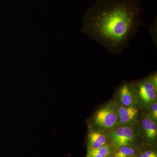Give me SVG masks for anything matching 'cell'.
<instances>
[{
	"instance_id": "6da1fadb",
	"label": "cell",
	"mask_w": 157,
	"mask_h": 157,
	"mask_svg": "<svg viewBox=\"0 0 157 157\" xmlns=\"http://www.w3.org/2000/svg\"><path fill=\"white\" fill-rule=\"evenodd\" d=\"M142 11L138 0H97L85 13L82 31L110 53L119 55L142 25Z\"/></svg>"
},
{
	"instance_id": "7a4b0ae2",
	"label": "cell",
	"mask_w": 157,
	"mask_h": 157,
	"mask_svg": "<svg viewBox=\"0 0 157 157\" xmlns=\"http://www.w3.org/2000/svg\"><path fill=\"white\" fill-rule=\"evenodd\" d=\"M119 125L117 104L115 99L97 110L91 119L90 127L108 133Z\"/></svg>"
},
{
	"instance_id": "3957f363",
	"label": "cell",
	"mask_w": 157,
	"mask_h": 157,
	"mask_svg": "<svg viewBox=\"0 0 157 157\" xmlns=\"http://www.w3.org/2000/svg\"><path fill=\"white\" fill-rule=\"evenodd\" d=\"M108 144L114 150L122 146H128L138 149L140 139L138 124L119 126L108 133Z\"/></svg>"
},
{
	"instance_id": "277c9868",
	"label": "cell",
	"mask_w": 157,
	"mask_h": 157,
	"mask_svg": "<svg viewBox=\"0 0 157 157\" xmlns=\"http://www.w3.org/2000/svg\"><path fill=\"white\" fill-rule=\"evenodd\" d=\"M137 105L144 111L148 109L152 103L157 101V88L153 84L149 76L132 82Z\"/></svg>"
},
{
	"instance_id": "5b68a950",
	"label": "cell",
	"mask_w": 157,
	"mask_h": 157,
	"mask_svg": "<svg viewBox=\"0 0 157 157\" xmlns=\"http://www.w3.org/2000/svg\"><path fill=\"white\" fill-rule=\"evenodd\" d=\"M157 124L146 113L141 114L137 123L141 141L148 146H155L156 144Z\"/></svg>"
},
{
	"instance_id": "8992f818",
	"label": "cell",
	"mask_w": 157,
	"mask_h": 157,
	"mask_svg": "<svg viewBox=\"0 0 157 157\" xmlns=\"http://www.w3.org/2000/svg\"><path fill=\"white\" fill-rule=\"evenodd\" d=\"M117 102V101H116ZM119 126H133L138 123L141 109L137 105L125 107L117 102Z\"/></svg>"
},
{
	"instance_id": "52a82bcc",
	"label": "cell",
	"mask_w": 157,
	"mask_h": 157,
	"mask_svg": "<svg viewBox=\"0 0 157 157\" xmlns=\"http://www.w3.org/2000/svg\"><path fill=\"white\" fill-rule=\"evenodd\" d=\"M115 98L117 102L122 106L137 105L132 82H125L122 83L117 90Z\"/></svg>"
},
{
	"instance_id": "ba28073f",
	"label": "cell",
	"mask_w": 157,
	"mask_h": 157,
	"mask_svg": "<svg viewBox=\"0 0 157 157\" xmlns=\"http://www.w3.org/2000/svg\"><path fill=\"white\" fill-rule=\"evenodd\" d=\"M107 144L108 133L90 126L87 137V148H100Z\"/></svg>"
},
{
	"instance_id": "9c48e42d",
	"label": "cell",
	"mask_w": 157,
	"mask_h": 157,
	"mask_svg": "<svg viewBox=\"0 0 157 157\" xmlns=\"http://www.w3.org/2000/svg\"><path fill=\"white\" fill-rule=\"evenodd\" d=\"M113 151L112 145L107 144L100 148H87L86 157H111Z\"/></svg>"
},
{
	"instance_id": "30bf717a",
	"label": "cell",
	"mask_w": 157,
	"mask_h": 157,
	"mask_svg": "<svg viewBox=\"0 0 157 157\" xmlns=\"http://www.w3.org/2000/svg\"><path fill=\"white\" fill-rule=\"evenodd\" d=\"M139 150L128 146H122L114 150L111 157H131L137 156Z\"/></svg>"
},
{
	"instance_id": "8fae6325",
	"label": "cell",
	"mask_w": 157,
	"mask_h": 157,
	"mask_svg": "<svg viewBox=\"0 0 157 157\" xmlns=\"http://www.w3.org/2000/svg\"><path fill=\"white\" fill-rule=\"evenodd\" d=\"M145 111L147 115L157 123V101L152 103Z\"/></svg>"
},
{
	"instance_id": "7c38bea8",
	"label": "cell",
	"mask_w": 157,
	"mask_h": 157,
	"mask_svg": "<svg viewBox=\"0 0 157 157\" xmlns=\"http://www.w3.org/2000/svg\"><path fill=\"white\" fill-rule=\"evenodd\" d=\"M155 152L152 150H147L139 153L137 157H151Z\"/></svg>"
},
{
	"instance_id": "4fadbf2b",
	"label": "cell",
	"mask_w": 157,
	"mask_h": 157,
	"mask_svg": "<svg viewBox=\"0 0 157 157\" xmlns=\"http://www.w3.org/2000/svg\"><path fill=\"white\" fill-rule=\"evenodd\" d=\"M151 157H157V154L156 152H155L153 154V155H152Z\"/></svg>"
},
{
	"instance_id": "5bb4252c",
	"label": "cell",
	"mask_w": 157,
	"mask_h": 157,
	"mask_svg": "<svg viewBox=\"0 0 157 157\" xmlns=\"http://www.w3.org/2000/svg\"><path fill=\"white\" fill-rule=\"evenodd\" d=\"M137 157V156H133V157Z\"/></svg>"
}]
</instances>
